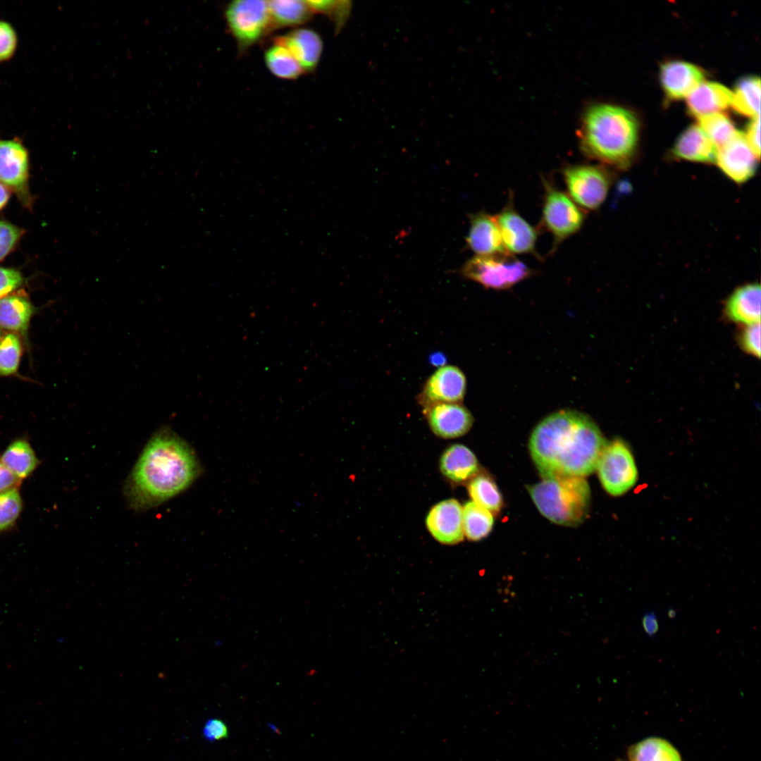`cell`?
I'll return each mask as SVG.
<instances>
[{"mask_svg": "<svg viewBox=\"0 0 761 761\" xmlns=\"http://www.w3.org/2000/svg\"><path fill=\"white\" fill-rule=\"evenodd\" d=\"M493 524V514L474 502H467L462 507L464 535L469 540L478 541L485 538Z\"/></svg>", "mask_w": 761, "mask_h": 761, "instance_id": "29", "label": "cell"}, {"mask_svg": "<svg viewBox=\"0 0 761 761\" xmlns=\"http://www.w3.org/2000/svg\"><path fill=\"white\" fill-rule=\"evenodd\" d=\"M741 344L749 354L760 356V323L748 325L741 335Z\"/></svg>", "mask_w": 761, "mask_h": 761, "instance_id": "38", "label": "cell"}, {"mask_svg": "<svg viewBox=\"0 0 761 761\" xmlns=\"http://www.w3.org/2000/svg\"><path fill=\"white\" fill-rule=\"evenodd\" d=\"M433 433L444 439L459 438L472 427L474 418L462 403H439L423 409Z\"/></svg>", "mask_w": 761, "mask_h": 761, "instance_id": "14", "label": "cell"}, {"mask_svg": "<svg viewBox=\"0 0 761 761\" xmlns=\"http://www.w3.org/2000/svg\"><path fill=\"white\" fill-rule=\"evenodd\" d=\"M272 28L295 27L310 20L314 13L306 1H268Z\"/></svg>", "mask_w": 761, "mask_h": 761, "instance_id": "25", "label": "cell"}, {"mask_svg": "<svg viewBox=\"0 0 761 761\" xmlns=\"http://www.w3.org/2000/svg\"><path fill=\"white\" fill-rule=\"evenodd\" d=\"M462 274L486 288L508 289L530 277L533 271L509 253L476 255L462 267Z\"/></svg>", "mask_w": 761, "mask_h": 761, "instance_id": "5", "label": "cell"}, {"mask_svg": "<svg viewBox=\"0 0 761 761\" xmlns=\"http://www.w3.org/2000/svg\"><path fill=\"white\" fill-rule=\"evenodd\" d=\"M21 481L0 462V493L18 488Z\"/></svg>", "mask_w": 761, "mask_h": 761, "instance_id": "41", "label": "cell"}, {"mask_svg": "<svg viewBox=\"0 0 761 761\" xmlns=\"http://www.w3.org/2000/svg\"><path fill=\"white\" fill-rule=\"evenodd\" d=\"M439 468L445 478L455 484L469 482L479 471L476 455L462 444H454L445 449L440 456Z\"/></svg>", "mask_w": 761, "mask_h": 761, "instance_id": "21", "label": "cell"}, {"mask_svg": "<svg viewBox=\"0 0 761 761\" xmlns=\"http://www.w3.org/2000/svg\"><path fill=\"white\" fill-rule=\"evenodd\" d=\"M431 535L440 543L455 545L464 540L462 506L455 499H447L435 505L426 517Z\"/></svg>", "mask_w": 761, "mask_h": 761, "instance_id": "15", "label": "cell"}, {"mask_svg": "<svg viewBox=\"0 0 761 761\" xmlns=\"http://www.w3.org/2000/svg\"><path fill=\"white\" fill-rule=\"evenodd\" d=\"M313 13H318L329 17L339 31L347 20L350 10L349 1H306Z\"/></svg>", "mask_w": 761, "mask_h": 761, "instance_id": "34", "label": "cell"}, {"mask_svg": "<svg viewBox=\"0 0 761 761\" xmlns=\"http://www.w3.org/2000/svg\"><path fill=\"white\" fill-rule=\"evenodd\" d=\"M638 131V120L628 109L608 104H595L583 117L581 147L593 159L624 168L635 154Z\"/></svg>", "mask_w": 761, "mask_h": 761, "instance_id": "3", "label": "cell"}, {"mask_svg": "<svg viewBox=\"0 0 761 761\" xmlns=\"http://www.w3.org/2000/svg\"><path fill=\"white\" fill-rule=\"evenodd\" d=\"M23 233L18 226L0 220V261L16 247Z\"/></svg>", "mask_w": 761, "mask_h": 761, "instance_id": "35", "label": "cell"}, {"mask_svg": "<svg viewBox=\"0 0 761 761\" xmlns=\"http://www.w3.org/2000/svg\"><path fill=\"white\" fill-rule=\"evenodd\" d=\"M759 159L744 134L738 130L730 141L718 149L715 163L730 180L743 183L755 175Z\"/></svg>", "mask_w": 761, "mask_h": 761, "instance_id": "12", "label": "cell"}, {"mask_svg": "<svg viewBox=\"0 0 761 761\" xmlns=\"http://www.w3.org/2000/svg\"><path fill=\"white\" fill-rule=\"evenodd\" d=\"M17 43L18 38L14 28L8 23L0 20V63L12 57Z\"/></svg>", "mask_w": 761, "mask_h": 761, "instance_id": "36", "label": "cell"}, {"mask_svg": "<svg viewBox=\"0 0 761 761\" xmlns=\"http://www.w3.org/2000/svg\"><path fill=\"white\" fill-rule=\"evenodd\" d=\"M527 490L539 512L558 525L575 527L586 519L590 490L584 477L557 476L545 478Z\"/></svg>", "mask_w": 761, "mask_h": 761, "instance_id": "4", "label": "cell"}, {"mask_svg": "<svg viewBox=\"0 0 761 761\" xmlns=\"http://www.w3.org/2000/svg\"><path fill=\"white\" fill-rule=\"evenodd\" d=\"M2 338H3V335H2V332H1V330L0 329V341L2 339Z\"/></svg>", "mask_w": 761, "mask_h": 761, "instance_id": "45", "label": "cell"}, {"mask_svg": "<svg viewBox=\"0 0 761 761\" xmlns=\"http://www.w3.org/2000/svg\"><path fill=\"white\" fill-rule=\"evenodd\" d=\"M760 116L752 118L748 125L744 136L758 159L760 155Z\"/></svg>", "mask_w": 761, "mask_h": 761, "instance_id": "40", "label": "cell"}, {"mask_svg": "<svg viewBox=\"0 0 761 761\" xmlns=\"http://www.w3.org/2000/svg\"><path fill=\"white\" fill-rule=\"evenodd\" d=\"M629 757L630 761H682L673 745L657 737L648 738L633 745Z\"/></svg>", "mask_w": 761, "mask_h": 761, "instance_id": "27", "label": "cell"}, {"mask_svg": "<svg viewBox=\"0 0 761 761\" xmlns=\"http://www.w3.org/2000/svg\"><path fill=\"white\" fill-rule=\"evenodd\" d=\"M494 217L509 254H535L538 230L516 211L512 198Z\"/></svg>", "mask_w": 761, "mask_h": 761, "instance_id": "13", "label": "cell"}, {"mask_svg": "<svg viewBox=\"0 0 761 761\" xmlns=\"http://www.w3.org/2000/svg\"><path fill=\"white\" fill-rule=\"evenodd\" d=\"M22 342L18 335L7 333L0 341V376L17 373L22 356Z\"/></svg>", "mask_w": 761, "mask_h": 761, "instance_id": "32", "label": "cell"}, {"mask_svg": "<svg viewBox=\"0 0 761 761\" xmlns=\"http://www.w3.org/2000/svg\"><path fill=\"white\" fill-rule=\"evenodd\" d=\"M24 282L25 278L18 270L0 267V299L16 291Z\"/></svg>", "mask_w": 761, "mask_h": 761, "instance_id": "37", "label": "cell"}, {"mask_svg": "<svg viewBox=\"0 0 761 761\" xmlns=\"http://www.w3.org/2000/svg\"><path fill=\"white\" fill-rule=\"evenodd\" d=\"M470 220L466 243L472 252L478 256L508 253L494 216L478 213Z\"/></svg>", "mask_w": 761, "mask_h": 761, "instance_id": "18", "label": "cell"}, {"mask_svg": "<svg viewBox=\"0 0 761 761\" xmlns=\"http://www.w3.org/2000/svg\"><path fill=\"white\" fill-rule=\"evenodd\" d=\"M673 154L681 159L704 163L716 162L718 148L698 125H691L677 138Z\"/></svg>", "mask_w": 761, "mask_h": 761, "instance_id": "20", "label": "cell"}, {"mask_svg": "<svg viewBox=\"0 0 761 761\" xmlns=\"http://www.w3.org/2000/svg\"><path fill=\"white\" fill-rule=\"evenodd\" d=\"M596 469L602 487L613 496L624 494L637 481L638 472L633 457L621 440L617 439L606 444Z\"/></svg>", "mask_w": 761, "mask_h": 761, "instance_id": "9", "label": "cell"}, {"mask_svg": "<svg viewBox=\"0 0 761 761\" xmlns=\"http://www.w3.org/2000/svg\"><path fill=\"white\" fill-rule=\"evenodd\" d=\"M698 123V126L718 149L730 141L738 132L731 119L722 113L700 117Z\"/></svg>", "mask_w": 761, "mask_h": 761, "instance_id": "31", "label": "cell"}, {"mask_svg": "<svg viewBox=\"0 0 761 761\" xmlns=\"http://www.w3.org/2000/svg\"><path fill=\"white\" fill-rule=\"evenodd\" d=\"M29 155L17 140H0V182L13 191L22 204L31 208L33 199L28 186Z\"/></svg>", "mask_w": 761, "mask_h": 761, "instance_id": "10", "label": "cell"}, {"mask_svg": "<svg viewBox=\"0 0 761 761\" xmlns=\"http://www.w3.org/2000/svg\"><path fill=\"white\" fill-rule=\"evenodd\" d=\"M732 92L723 85L703 81L687 97L688 112L698 118L721 113L731 103Z\"/></svg>", "mask_w": 761, "mask_h": 761, "instance_id": "19", "label": "cell"}, {"mask_svg": "<svg viewBox=\"0 0 761 761\" xmlns=\"http://www.w3.org/2000/svg\"><path fill=\"white\" fill-rule=\"evenodd\" d=\"M35 311L27 296L11 294L0 299V328L18 333L27 339L29 324Z\"/></svg>", "mask_w": 761, "mask_h": 761, "instance_id": "23", "label": "cell"}, {"mask_svg": "<svg viewBox=\"0 0 761 761\" xmlns=\"http://www.w3.org/2000/svg\"><path fill=\"white\" fill-rule=\"evenodd\" d=\"M704 72L698 66L683 61H670L661 65L660 79L666 97L679 100L688 97L704 81Z\"/></svg>", "mask_w": 761, "mask_h": 761, "instance_id": "16", "label": "cell"}, {"mask_svg": "<svg viewBox=\"0 0 761 761\" xmlns=\"http://www.w3.org/2000/svg\"><path fill=\"white\" fill-rule=\"evenodd\" d=\"M23 507V502L18 488L0 493V533L15 526Z\"/></svg>", "mask_w": 761, "mask_h": 761, "instance_id": "33", "label": "cell"}, {"mask_svg": "<svg viewBox=\"0 0 761 761\" xmlns=\"http://www.w3.org/2000/svg\"><path fill=\"white\" fill-rule=\"evenodd\" d=\"M264 61L269 71L280 79H297L304 73L292 54L276 43L266 50Z\"/></svg>", "mask_w": 761, "mask_h": 761, "instance_id": "30", "label": "cell"}, {"mask_svg": "<svg viewBox=\"0 0 761 761\" xmlns=\"http://www.w3.org/2000/svg\"><path fill=\"white\" fill-rule=\"evenodd\" d=\"M8 189L0 182V210L2 209L9 199Z\"/></svg>", "mask_w": 761, "mask_h": 761, "instance_id": "43", "label": "cell"}, {"mask_svg": "<svg viewBox=\"0 0 761 761\" xmlns=\"http://www.w3.org/2000/svg\"><path fill=\"white\" fill-rule=\"evenodd\" d=\"M228 729L225 723L219 719H209L203 728V736L209 741H216L227 738Z\"/></svg>", "mask_w": 761, "mask_h": 761, "instance_id": "39", "label": "cell"}, {"mask_svg": "<svg viewBox=\"0 0 761 761\" xmlns=\"http://www.w3.org/2000/svg\"><path fill=\"white\" fill-rule=\"evenodd\" d=\"M568 195L583 210L600 207L607 198L611 176L603 167L594 165H572L563 171Z\"/></svg>", "mask_w": 761, "mask_h": 761, "instance_id": "8", "label": "cell"}, {"mask_svg": "<svg viewBox=\"0 0 761 761\" xmlns=\"http://www.w3.org/2000/svg\"><path fill=\"white\" fill-rule=\"evenodd\" d=\"M274 43L285 47L295 57L304 72L316 68L323 51V41L314 30L297 28L277 37Z\"/></svg>", "mask_w": 761, "mask_h": 761, "instance_id": "17", "label": "cell"}, {"mask_svg": "<svg viewBox=\"0 0 761 761\" xmlns=\"http://www.w3.org/2000/svg\"><path fill=\"white\" fill-rule=\"evenodd\" d=\"M760 285H745L737 288L729 297L726 314L733 321L747 326L760 323Z\"/></svg>", "mask_w": 761, "mask_h": 761, "instance_id": "22", "label": "cell"}, {"mask_svg": "<svg viewBox=\"0 0 761 761\" xmlns=\"http://www.w3.org/2000/svg\"><path fill=\"white\" fill-rule=\"evenodd\" d=\"M466 390L462 371L456 366L445 365L427 379L417 400L423 409L439 403H462Z\"/></svg>", "mask_w": 761, "mask_h": 761, "instance_id": "11", "label": "cell"}, {"mask_svg": "<svg viewBox=\"0 0 761 761\" xmlns=\"http://www.w3.org/2000/svg\"><path fill=\"white\" fill-rule=\"evenodd\" d=\"M543 185L541 225L552 234L556 247L581 228L586 214L567 193L545 179Z\"/></svg>", "mask_w": 761, "mask_h": 761, "instance_id": "7", "label": "cell"}, {"mask_svg": "<svg viewBox=\"0 0 761 761\" xmlns=\"http://www.w3.org/2000/svg\"><path fill=\"white\" fill-rule=\"evenodd\" d=\"M667 616L669 619H674L676 617V611L674 608H669L667 611Z\"/></svg>", "mask_w": 761, "mask_h": 761, "instance_id": "44", "label": "cell"}, {"mask_svg": "<svg viewBox=\"0 0 761 761\" xmlns=\"http://www.w3.org/2000/svg\"><path fill=\"white\" fill-rule=\"evenodd\" d=\"M224 13L240 51L256 44L271 29L267 1L235 0L226 6Z\"/></svg>", "mask_w": 761, "mask_h": 761, "instance_id": "6", "label": "cell"}, {"mask_svg": "<svg viewBox=\"0 0 761 761\" xmlns=\"http://www.w3.org/2000/svg\"><path fill=\"white\" fill-rule=\"evenodd\" d=\"M642 627L645 633L653 638L659 631L658 619L654 612H647L642 617Z\"/></svg>", "mask_w": 761, "mask_h": 761, "instance_id": "42", "label": "cell"}, {"mask_svg": "<svg viewBox=\"0 0 761 761\" xmlns=\"http://www.w3.org/2000/svg\"><path fill=\"white\" fill-rule=\"evenodd\" d=\"M0 462L20 481L29 477L39 464L34 449L24 438L12 441L1 454Z\"/></svg>", "mask_w": 761, "mask_h": 761, "instance_id": "24", "label": "cell"}, {"mask_svg": "<svg viewBox=\"0 0 761 761\" xmlns=\"http://www.w3.org/2000/svg\"><path fill=\"white\" fill-rule=\"evenodd\" d=\"M468 493L475 504L493 514L499 513L502 497L494 480L486 474L478 473L468 482Z\"/></svg>", "mask_w": 761, "mask_h": 761, "instance_id": "28", "label": "cell"}, {"mask_svg": "<svg viewBox=\"0 0 761 761\" xmlns=\"http://www.w3.org/2000/svg\"><path fill=\"white\" fill-rule=\"evenodd\" d=\"M201 466L192 447L169 428L149 440L124 487L130 507L151 509L187 490L198 478Z\"/></svg>", "mask_w": 761, "mask_h": 761, "instance_id": "1", "label": "cell"}, {"mask_svg": "<svg viewBox=\"0 0 761 761\" xmlns=\"http://www.w3.org/2000/svg\"><path fill=\"white\" fill-rule=\"evenodd\" d=\"M607 443L590 417L562 409L548 415L535 427L528 445L532 459L545 478L592 474Z\"/></svg>", "mask_w": 761, "mask_h": 761, "instance_id": "2", "label": "cell"}, {"mask_svg": "<svg viewBox=\"0 0 761 761\" xmlns=\"http://www.w3.org/2000/svg\"><path fill=\"white\" fill-rule=\"evenodd\" d=\"M731 105L738 113L751 117L760 116V80L756 76H746L740 79L732 92Z\"/></svg>", "mask_w": 761, "mask_h": 761, "instance_id": "26", "label": "cell"}]
</instances>
